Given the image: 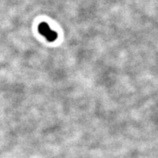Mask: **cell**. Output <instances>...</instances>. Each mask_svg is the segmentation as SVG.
<instances>
[{"label":"cell","instance_id":"cell-1","mask_svg":"<svg viewBox=\"0 0 158 158\" xmlns=\"http://www.w3.org/2000/svg\"><path fill=\"white\" fill-rule=\"evenodd\" d=\"M38 31L50 42L54 41L55 40H56V38H57V33L55 31L51 29L48 23H44V22L40 23L39 26H38Z\"/></svg>","mask_w":158,"mask_h":158}]
</instances>
